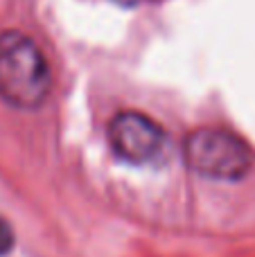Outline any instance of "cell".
Masks as SVG:
<instances>
[{
    "label": "cell",
    "instance_id": "4",
    "mask_svg": "<svg viewBox=\"0 0 255 257\" xmlns=\"http://www.w3.org/2000/svg\"><path fill=\"white\" fill-rule=\"evenodd\" d=\"M14 246V232L5 219H0V257L7 255Z\"/></svg>",
    "mask_w": 255,
    "mask_h": 257
},
{
    "label": "cell",
    "instance_id": "3",
    "mask_svg": "<svg viewBox=\"0 0 255 257\" xmlns=\"http://www.w3.org/2000/svg\"><path fill=\"white\" fill-rule=\"evenodd\" d=\"M108 142L117 158L131 165H149L163 158L167 133L143 113H120L108 126Z\"/></svg>",
    "mask_w": 255,
    "mask_h": 257
},
{
    "label": "cell",
    "instance_id": "1",
    "mask_svg": "<svg viewBox=\"0 0 255 257\" xmlns=\"http://www.w3.org/2000/svg\"><path fill=\"white\" fill-rule=\"evenodd\" d=\"M50 93L43 52L21 32L0 34V97L16 108H36Z\"/></svg>",
    "mask_w": 255,
    "mask_h": 257
},
{
    "label": "cell",
    "instance_id": "5",
    "mask_svg": "<svg viewBox=\"0 0 255 257\" xmlns=\"http://www.w3.org/2000/svg\"><path fill=\"white\" fill-rule=\"evenodd\" d=\"M115 3H120V5H136V3H140V0H115Z\"/></svg>",
    "mask_w": 255,
    "mask_h": 257
},
{
    "label": "cell",
    "instance_id": "2",
    "mask_svg": "<svg viewBox=\"0 0 255 257\" xmlns=\"http://www.w3.org/2000/svg\"><path fill=\"white\" fill-rule=\"evenodd\" d=\"M185 160L190 169L215 181H237L253 165L251 151L239 138L219 128H199L185 140Z\"/></svg>",
    "mask_w": 255,
    "mask_h": 257
}]
</instances>
